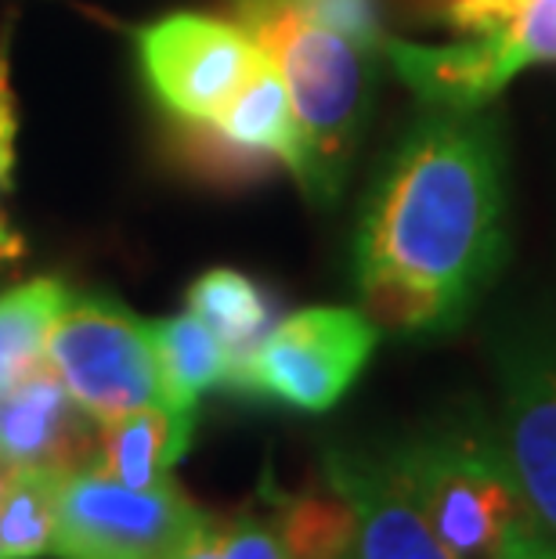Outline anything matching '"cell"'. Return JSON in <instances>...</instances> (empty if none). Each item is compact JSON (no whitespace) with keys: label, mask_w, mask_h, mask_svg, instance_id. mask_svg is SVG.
Here are the masks:
<instances>
[{"label":"cell","mask_w":556,"mask_h":559,"mask_svg":"<svg viewBox=\"0 0 556 559\" xmlns=\"http://www.w3.org/2000/svg\"><path fill=\"white\" fill-rule=\"evenodd\" d=\"M279 542L286 559H343L354 552V509L340 491H304L282 498Z\"/></svg>","instance_id":"cell-16"},{"label":"cell","mask_w":556,"mask_h":559,"mask_svg":"<svg viewBox=\"0 0 556 559\" xmlns=\"http://www.w3.org/2000/svg\"><path fill=\"white\" fill-rule=\"evenodd\" d=\"M326 477L354 509V559H456L412 502L387 451H329Z\"/></svg>","instance_id":"cell-9"},{"label":"cell","mask_w":556,"mask_h":559,"mask_svg":"<svg viewBox=\"0 0 556 559\" xmlns=\"http://www.w3.org/2000/svg\"><path fill=\"white\" fill-rule=\"evenodd\" d=\"M159 361V386L163 401L174 412H196L203 394L217 386H232V354L192 311L163 318L152 325Z\"/></svg>","instance_id":"cell-13"},{"label":"cell","mask_w":556,"mask_h":559,"mask_svg":"<svg viewBox=\"0 0 556 559\" xmlns=\"http://www.w3.org/2000/svg\"><path fill=\"white\" fill-rule=\"evenodd\" d=\"M528 8V0H456L448 11V29L456 33H481L513 22L520 11Z\"/></svg>","instance_id":"cell-21"},{"label":"cell","mask_w":556,"mask_h":559,"mask_svg":"<svg viewBox=\"0 0 556 559\" xmlns=\"http://www.w3.org/2000/svg\"><path fill=\"white\" fill-rule=\"evenodd\" d=\"M8 37L11 29H4L0 37V195L8 192L11 185V166H15V138H19V105H15V91H11V58H8ZM0 246L8 253L22 257V235L11 228L4 210H0Z\"/></svg>","instance_id":"cell-18"},{"label":"cell","mask_w":556,"mask_h":559,"mask_svg":"<svg viewBox=\"0 0 556 559\" xmlns=\"http://www.w3.org/2000/svg\"><path fill=\"white\" fill-rule=\"evenodd\" d=\"M235 22L275 62L300 127L297 181L304 195L333 206L358 156L383 47L329 26L300 0H232Z\"/></svg>","instance_id":"cell-2"},{"label":"cell","mask_w":556,"mask_h":559,"mask_svg":"<svg viewBox=\"0 0 556 559\" xmlns=\"http://www.w3.org/2000/svg\"><path fill=\"white\" fill-rule=\"evenodd\" d=\"M188 311L203 321L224 343V350L232 354V386L246 358L275 329V304H271V296L250 275L232 267H214L206 275H199L192 289H188Z\"/></svg>","instance_id":"cell-14"},{"label":"cell","mask_w":556,"mask_h":559,"mask_svg":"<svg viewBox=\"0 0 556 559\" xmlns=\"http://www.w3.org/2000/svg\"><path fill=\"white\" fill-rule=\"evenodd\" d=\"M152 94L185 127H210L268 62L239 22L177 11L138 33Z\"/></svg>","instance_id":"cell-7"},{"label":"cell","mask_w":556,"mask_h":559,"mask_svg":"<svg viewBox=\"0 0 556 559\" xmlns=\"http://www.w3.org/2000/svg\"><path fill=\"white\" fill-rule=\"evenodd\" d=\"M58 480L47 469H26L11 477L0 495V559H44L55 549Z\"/></svg>","instance_id":"cell-17"},{"label":"cell","mask_w":556,"mask_h":559,"mask_svg":"<svg viewBox=\"0 0 556 559\" xmlns=\"http://www.w3.org/2000/svg\"><path fill=\"white\" fill-rule=\"evenodd\" d=\"M412 8L423 11L427 19H437V22H448V11H452L456 0H409Z\"/></svg>","instance_id":"cell-24"},{"label":"cell","mask_w":556,"mask_h":559,"mask_svg":"<svg viewBox=\"0 0 556 559\" xmlns=\"http://www.w3.org/2000/svg\"><path fill=\"white\" fill-rule=\"evenodd\" d=\"M383 58L427 109L448 112L488 109L495 94L520 73L506 26L466 33L463 40L452 44H416L387 37Z\"/></svg>","instance_id":"cell-11"},{"label":"cell","mask_w":556,"mask_h":559,"mask_svg":"<svg viewBox=\"0 0 556 559\" xmlns=\"http://www.w3.org/2000/svg\"><path fill=\"white\" fill-rule=\"evenodd\" d=\"M502 383L499 440L531 513L556 542V336L517 332L495 350Z\"/></svg>","instance_id":"cell-8"},{"label":"cell","mask_w":556,"mask_h":559,"mask_svg":"<svg viewBox=\"0 0 556 559\" xmlns=\"http://www.w3.org/2000/svg\"><path fill=\"white\" fill-rule=\"evenodd\" d=\"M506 33L520 69L556 62V0H528V8L506 22Z\"/></svg>","instance_id":"cell-19"},{"label":"cell","mask_w":556,"mask_h":559,"mask_svg":"<svg viewBox=\"0 0 556 559\" xmlns=\"http://www.w3.org/2000/svg\"><path fill=\"white\" fill-rule=\"evenodd\" d=\"M170 559H224V523L203 513V520L196 523L192 534L181 542Z\"/></svg>","instance_id":"cell-22"},{"label":"cell","mask_w":556,"mask_h":559,"mask_svg":"<svg viewBox=\"0 0 556 559\" xmlns=\"http://www.w3.org/2000/svg\"><path fill=\"white\" fill-rule=\"evenodd\" d=\"M192 433L196 412L141 404L120 419L102 423L98 469L127 487H159L170 480V469L192 444Z\"/></svg>","instance_id":"cell-12"},{"label":"cell","mask_w":556,"mask_h":559,"mask_svg":"<svg viewBox=\"0 0 556 559\" xmlns=\"http://www.w3.org/2000/svg\"><path fill=\"white\" fill-rule=\"evenodd\" d=\"M343 559H354V552H351V556H343Z\"/></svg>","instance_id":"cell-26"},{"label":"cell","mask_w":556,"mask_h":559,"mask_svg":"<svg viewBox=\"0 0 556 559\" xmlns=\"http://www.w3.org/2000/svg\"><path fill=\"white\" fill-rule=\"evenodd\" d=\"M380 329L351 307H304L275 321L235 376L239 394L297 412H329L369 365Z\"/></svg>","instance_id":"cell-5"},{"label":"cell","mask_w":556,"mask_h":559,"mask_svg":"<svg viewBox=\"0 0 556 559\" xmlns=\"http://www.w3.org/2000/svg\"><path fill=\"white\" fill-rule=\"evenodd\" d=\"M506 253V159L488 109H427L365 192L354 278L376 329L423 336L470 314Z\"/></svg>","instance_id":"cell-1"},{"label":"cell","mask_w":556,"mask_h":559,"mask_svg":"<svg viewBox=\"0 0 556 559\" xmlns=\"http://www.w3.org/2000/svg\"><path fill=\"white\" fill-rule=\"evenodd\" d=\"M387 455L456 559H499L510 534L535 523L502 440L488 426H437Z\"/></svg>","instance_id":"cell-3"},{"label":"cell","mask_w":556,"mask_h":559,"mask_svg":"<svg viewBox=\"0 0 556 559\" xmlns=\"http://www.w3.org/2000/svg\"><path fill=\"white\" fill-rule=\"evenodd\" d=\"M8 260H15V257H11L8 249H0V264H8Z\"/></svg>","instance_id":"cell-25"},{"label":"cell","mask_w":556,"mask_h":559,"mask_svg":"<svg viewBox=\"0 0 556 559\" xmlns=\"http://www.w3.org/2000/svg\"><path fill=\"white\" fill-rule=\"evenodd\" d=\"M69 285L55 275H40L0 293V394L40 368L47 332L69 304Z\"/></svg>","instance_id":"cell-15"},{"label":"cell","mask_w":556,"mask_h":559,"mask_svg":"<svg viewBox=\"0 0 556 559\" xmlns=\"http://www.w3.org/2000/svg\"><path fill=\"white\" fill-rule=\"evenodd\" d=\"M499 559H556V542L542 531V523H524L520 531L510 534Z\"/></svg>","instance_id":"cell-23"},{"label":"cell","mask_w":556,"mask_h":559,"mask_svg":"<svg viewBox=\"0 0 556 559\" xmlns=\"http://www.w3.org/2000/svg\"><path fill=\"white\" fill-rule=\"evenodd\" d=\"M0 448L26 469L69 477L98 469L102 423L69 397L62 379L44 361L0 394Z\"/></svg>","instance_id":"cell-10"},{"label":"cell","mask_w":556,"mask_h":559,"mask_svg":"<svg viewBox=\"0 0 556 559\" xmlns=\"http://www.w3.org/2000/svg\"><path fill=\"white\" fill-rule=\"evenodd\" d=\"M203 520L192 498L170 480L127 487L102 469L58 480V559H170Z\"/></svg>","instance_id":"cell-6"},{"label":"cell","mask_w":556,"mask_h":559,"mask_svg":"<svg viewBox=\"0 0 556 559\" xmlns=\"http://www.w3.org/2000/svg\"><path fill=\"white\" fill-rule=\"evenodd\" d=\"M224 559H286L275 523L260 516H235L224 523Z\"/></svg>","instance_id":"cell-20"},{"label":"cell","mask_w":556,"mask_h":559,"mask_svg":"<svg viewBox=\"0 0 556 559\" xmlns=\"http://www.w3.org/2000/svg\"><path fill=\"white\" fill-rule=\"evenodd\" d=\"M44 358L69 397L98 423L163 401L152 325L113 296H69L47 332Z\"/></svg>","instance_id":"cell-4"}]
</instances>
